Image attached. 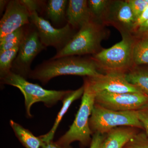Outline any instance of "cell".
Listing matches in <instances>:
<instances>
[{
	"mask_svg": "<svg viewBox=\"0 0 148 148\" xmlns=\"http://www.w3.org/2000/svg\"><path fill=\"white\" fill-rule=\"evenodd\" d=\"M19 46L12 49L0 53V76L1 79L11 71L12 64L18 53Z\"/></svg>",
	"mask_w": 148,
	"mask_h": 148,
	"instance_id": "21",
	"label": "cell"
},
{
	"mask_svg": "<svg viewBox=\"0 0 148 148\" xmlns=\"http://www.w3.org/2000/svg\"><path fill=\"white\" fill-rule=\"evenodd\" d=\"M148 20V6L145 9L143 12L142 14L135 21V26H134V31L133 33L136 31L138 27H140L141 25L144 24L146 21ZM132 33V34H133Z\"/></svg>",
	"mask_w": 148,
	"mask_h": 148,
	"instance_id": "28",
	"label": "cell"
},
{
	"mask_svg": "<svg viewBox=\"0 0 148 148\" xmlns=\"http://www.w3.org/2000/svg\"><path fill=\"white\" fill-rule=\"evenodd\" d=\"M121 41L92 56L103 74L121 73L125 74L135 67L132 51L136 39L133 34H122Z\"/></svg>",
	"mask_w": 148,
	"mask_h": 148,
	"instance_id": "3",
	"label": "cell"
},
{
	"mask_svg": "<svg viewBox=\"0 0 148 148\" xmlns=\"http://www.w3.org/2000/svg\"><path fill=\"white\" fill-rule=\"evenodd\" d=\"M139 121L143 125V129L148 136V104L137 111Z\"/></svg>",
	"mask_w": 148,
	"mask_h": 148,
	"instance_id": "25",
	"label": "cell"
},
{
	"mask_svg": "<svg viewBox=\"0 0 148 148\" xmlns=\"http://www.w3.org/2000/svg\"><path fill=\"white\" fill-rule=\"evenodd\" d=\"M9 1H5V0H1L0 1V11L1 13L3 12L4 8H6L7 5Z\"/></svg>",
	"mask_w": 148,
	"mask_h": 148,
	"instance_id": "31",
	"label": "cell"
},
{
	"mask_svg": "<svg viewBox=\"0 0 148 148\" xmlns=\"http://www.w3.org/2000/svg\"><path fill=\"white\" fill-rule=\"evenodd\" d=\"M136 20L127 1H112L101 21L115 27L122 34H132Z\"/></svg>",
	"mask_w": 148,
	"mask_h": 148,
	"instance_id": "10",
	"label": "cell"
},
{
	"mask_svg": "<svg viewBox=\"0 0 148 148\" xmlns=\"http://www.w3.org/2000/svg\"><path fill=\"white\" fill-rule=\"evenodd\" d=\"M41 147L42 148H61L56 144V143H53L52 141L49 143L43 142Z\"/></svg>",
	"mask_w": 148,
	"mask_h": 148,
	"instance_id": "30",
	"label": "cell"
},
{
	"mask_svg": "<svg viewBox=\"0 0 148 148\" xmlns=\"http://www.w3.org/2000/svg\"><path fill=\"white\" fill-rule=\"evenodd\" d=\"M140 129L131 126H119L105 134L101 148H123Z\"/></svg>",
	"mask_w": 148,
	"mask_h": 148,
	"instance_id": "14",
	"label": "cell"
},
{
	"mask_svg": "<svg viewBox=\"0 0 148 148\" xmlns=\"http://www.w3.org/2000/svg\"><path fill=\"white\" fill-rule=\"evenodd\" d=\"M24 27L0 38V53L19 45L25 34Z\"/></svg>",
	"mask_w": 148,
	"mask_h": 148,
	"instance_id": "19",
	"label": "cell"
},
{
	"mask_svg": "<svg viewBox=\"0 0 148 148\" xmlns=\"http://www.w3.org/2000/svg\"><path fill=\"white\" fill-rule=\"evenodd\" d=\"M102 74L92 57L88 58L72 56L44 61L32 70L29 78L38 80L45 85L51 79L59 76L95 77Z\"/></svg>",
	"mask_w": 148,
	"mask_h": 148,
	"instance_id": "1",
	"label": "cell"
},
{
	"mask_svg": "<svg viewBox=\"0 0 148 148\" xmlns=\"http://www.w3.org/2000/svg\"><path fill=\"white\" fill-rule=\"evenodd\" d=\"M103 24L92 19L79 29L71 40L51 60L72 56L95 55L101 51V42L107 36Z\"/></svg>",
	"mask_w": 148,
	"mask_h": 148,
	"instance_id": "4",
	"label": "cell"
},
{
	"mask_svg": "<svg viewBox=\"0 0 148 148\" xmlns=\"http://www.w3.org/2000/svg\"><path fill=\"white\" fill-rule=\"evenodd\" d=\"M21 1L26 7L31 14L35 12H37L38 13L42 3V1L36 0H21Z\"/></svg>",
	"mask_w": 148,
	"mask_h": 148,
	"instance_id": "26",
	"label": "cell"
},
{
	"mask_svg": "<svg viewBox=\"0 0 148 148\" xmlns=\"http://www.w3.org/2000/svg\"><path fill=\"white\" fill-rule=\"evenodd\" d=\"M105 137V134L102 135L98 133H94L92 135L89 148H101Z\"/></svg>",
	"mask_w": 148,
	"mask_h": 148,
	"instance_id": "27",
	"label": "cell"
},
{
	"mask_svg": "<svg viewBox=\"0 0 148 148\" xmlns=\"http://www.w3.org/2000/svg\"><path fill=\"white\" fill-rule=\"evenodd\" d=\"M69 1L49 0L46 7L47 17L54 24L61 23L66 18V11Z\"/></svg>",
	"mask_w": 148,
	"mask_h": 148,
	"instance_id": "18",
	"label": "cell"
},
{
	"mask_svg": "<svg viewBox=\"0 0 148 148\" xmlns=\"http://www.w3.org/2000/svg\"><path fill=\"white\" fill-rule=\"evenodd\" d=\"M84 92V86L83 85L77 90H71V92L66 95L64 100L62 101L63 106L61 110L58 113L52 128L47 134L40 136V138L42 140L43 142L49 143L52 141L56 131V130L58 128L59 123L62 120L63 117L67 112L73 102L79 99L80 97H82Z\"/></svg>",
	"mask_w": 148,
	"mask_h": 148,
	"instance_id": "15",
	"label": "cell"
},
{
	"mask_svg": "<svg viewBox=\"0 0 148 148\" xmlns=\"http://www.w3.org/2000/svg\"><path fill=\"white\" fill-rule=\"evenodd\" d=\"M84 92L79 109L68 131L56 142L61 148H71L73 142L78 141L82 146L90 144L93 135L89 126V119L95 103V93L86 78L84 80Z\"/></svg>",
	"mask_w": 148,
	"mask_h": 148,
	"instance_id": "2",
	"label": "cell"
},
{
	"mask_svg": "<svg viewBox=\"0 0 148 148\" xmlns=\"http://www.w3.org/2000/svg\"><path fill=\"white\" fill-rule=\"evenodd\" d=\"M135 34L137 36H140L141 35L148 36V20L138 27L133 33V34Z\"/></svg>",
	"mask_w": 148,
	"mask_h": 148,
	"instance_id": "29",
	"label": "cell"
},
{
	"mask_svg": "<svg viewBox=\"0 0 148 148\" xmlns=\"http://www.w3.org/2000/svg\"><path fill=\"white\" fill-rule=\"evenodd\" d=\"M89 126L93 134L105 135L119 126H131L144 130L137 111H114L95 104L89 119Z\"/></svg>",
	"mask_w": 148,
	"mask_h": 148,
	"instance_id": "6",
	"label": "cell"
},
{
	"mask_svg": "<svg viewBox=\"0 0 148 148\" xmlns=\"http://www.w3.org/2000/svg\"><path fill=\"white\" fill-rule=\"evenodd\" d=\"M10 124L16 137L25 147L39 148L42 147L43 142L40 137H36L29 130L12 120L10 121Z\"/></svg>",
	"mask_w": 148,
	"mask_h": 148,
	"instance_id": "16",
	"label": "cell"
},
{
	"mask_svg": "<svg viewBox=\"0 0 148 148\" xmlns=\"http://www.w3.org/2000/svg\"><path fill=\"white\" fill-rule=\"evenodd\" d=\"M31 13L21 0L9 1L0 21V38L30 24Z\"/></svg>",
	"mask_w": 148,
	"mask_h": 148,
	"instance_id": "12",
	"label": "cell"
},
{
	"mask_svg": "<svg viewBox=\"0 0 148 148\" xmlns=\"http://www.w3.org/2000/svg\"><path fill=\"white\" fill-rule=\"evenodd\" d=\"M134 66L148 64V38L136 40L132 51Z\"/></svg>",
	"mask_w": 148,
	"mask_h": 148,
	"instance_id": "20",
	"label": "cell"
},
{
	"mask_svg": "<svg viewBox=\"0 0 148 148\" xmlns=\"http://www.w3.org/2000/svg\"><path fill=\"white\" fill-rule=\"evenodd\" d=\"M112 1L89 0L88 8L92 18L96 21H101L108 9Z\"/></svg>",
	"mask_w": 148,
	"mask_h": 148,
	"instance_id": "22",
	"label": "cell"
},
{
	"mask_svg": "<svg viewBox=\"0 0 148 148\" xmlns=\"http://www.w3.org/2000/svg\"><path fill=\"white\" fill-rule=\"evenodd\" d=\"M123 148H148V136L145 132H139L127 142Z\"/></svg>",
	"mask_w": 148,
	"mask_h": 148,
	"instance_id": "23",
	"label": "cell"
},
{
	"mask_svg": "<svg viewBox=\"0 0 148 148\" xmlns=\"http://www.w3.org/2000/svg\"><path fill=\"white\" fill-rule=\"evenodd\" d=\"M68 24L75 29H81L92 19L86 0H70L66 11Z\"/></svg>",
	"mask_w": 148,
	"mask_h": 148,
	"instance_id": "13",
	"label": "cell"
},
{
	"mask_svg": "<svg viewBox=\"0 0 148 148\" xmlns=\"http://www.w3.org/2000/svg\"><path fill=\"white\" fill-rule=\"evenodd\" d=\"M127 1L136 20L148 6V0H128Z\"/></svg>",
	"mask_w": 148,
	"mask_h": 148,
	"instance_id": "24",
	"label": "cell"
},
{
	"mask_svg": "<svg viewBox=\"0 0 148 148\" xmlns=\"http://www.w3.org/2000/svg\"><path fill=\"white\" fill-rule=\"evenodd\" d=\"M46 48L41 42L35 27L25 30L24 36L19 45L18 53L12 64L11 72L27 79L32 71V62Z\"/></svg>",
	"mask_w": 148,
	"mask_h": 148,
	"instance_id": "7",
	"label": "cell"
},
{
	"mask_svg": "<svg viewBox=\"0 0 148 148\" xmlns=\"http://www.w3.org/2000/svg\"><path fill=\"white\" fill-rule=\"evenodd\" d=\"M86 78L91 89L95 93L101 91L115 93H143L126 80L125 74L123 73H108L97 77H87Z\"/></svg>",
	"mask_w": 148,
	"mask_h": 148,
	"instance_id": "11",
	"label": "cell"
},
{
	"mask_svg": "<svg viewBox=\"0 0 148 148\" xmlns=\"http://www.w3.org/2000/svg\"><path fill=\"white\" fill-rule=\"evenodd\" d=\"M126 80L148 96V69L135 66L125 74Z\"/></svg>",
	"mask_w": 148,
	"mask_h": 148,
	"instance_id": "17",
	"label": "cell"
},
{
	"mask_svg": "<svg viewBox=\"0 0 148 148\" xmlns=\"http://www.w3.org/2000/svg\"><path fill=\"white\" fill-rule=\"evenodd\" d=\"M30 21L36 29L43 45L46 47H53L57 52L62 50L76 34L68 23L62 28H55L37 12L31 14Z\"/></svg>",
	"mask_w": 148,
	"mask_h": 148,
	"instance_id": "8",
	"label": "cell"
},
{
	"mask_svg": "<svg viewBox=\"0 0 148 148\" xmlns=\"http://www.w3.org/2000/svg\"><path fill=\"white\" fill-rule=\"evenodd\" d=\"M1 81L3 84L14 86L20 90L24 96L26 112L29 117L32 116L31 109L34 103L42 102L46 107L50 108L58 101H63L71 90H47L11 71Z\"/></svg>",
	"mask_w": 148,
	"mask_h": 148,
	"instance_id": "5",
	"label": "cell"
},
{
	"mask_svg": "<svg viewBox=\"0 0 148 148\" xmlns=\"http://www.w3.org/2000/svg\"><path fill=\"white\" fill-rule=\"evenodd\" d=\"M95 104L114 111H137L148 104V96L139 92L115 93L101 91L95 93Z\"/></svg>",
	"mask_w": 148,
	"mask_h": 148,
	"instance_id": "9",
	"label": "cell"
}]
</instances>
